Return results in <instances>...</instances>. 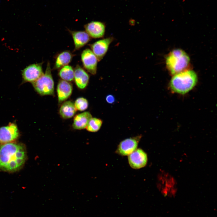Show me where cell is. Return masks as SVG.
Wrapping results in <instances>:
<instances>
[{
	"label": "cell",
	"instance_id": "1",
	"mask_svg": "<svg viewBox=\"0 0 217 217\" xmlns=\"http://www.w3.org/2000/svg\"><path fill=\"white\" fill-rule=\"evenodd\" d=\"M26 158V151L23 145L11 142L1 145L0 170L17 171L23 165Z\"/></svg>",
	"mask_w": 217,
	"mask_h": 217
},
{
	"label": "cell",
	"instance_id": "2",
	"mask_svg": "<svg viewBox=\"0 0 217 217\" xmlns=\"http://www.w3.org/2000/svg\"><path fill=\"white\" fill-rule=\"evenodd\" d=\"M197 80L194 71L186 70L173 75L170 82V88L174 93L184 94L195 86Z\"/></svg>",
	"mask_w": 217,
	"mask_h": 217
},
{
	"label": "cell",
	"instance_id": "3",
	"mask_svg": "<svg viewBox=\"0 0 217 217\" xmlns=\"http://www.w3.org/2000/svg\"><path fill=\"white\" fill-rule=\"evenodd\" d=\"M190 62V59L187 54L180 49L171 51L166 58V67L173 75L186 70Z\"/></svg>",
	"mask_w": 217,
	"mask_h": 217
},
{
	"label": "cell",
	"instance_id": "4",
	"mask_svg": "<svg viewBox=\"0 0 217 217\" xmlns=\"http://www.w3.org/2000/svg\"><path fill=\"white\" fill-rule=\"evenodd\" d=\"M32 84L36 92L41 95L54 94V83L49 62L47 63L45 73Z\"/></svg>",
	"mask_w": 217,
	"mask_h": 217
},
{
	"label": "cell",
	"instance_id": "5",
	"mask_svg": "<svg viewBox=\"0 0 217 217\" xmlns=\"http://www.w3.org/2000/svg\"><path fill=\"white\" fill-rule=\"evenodd\" d=\"M141 137L140 135L123 140L118 144L116 153L122 156H128L137 149Z\"/></svg>",
	"mask_w": 217,
	"mask_h": 217
},
{
	"label": "cell",
	"instance_id": "6",
	"mask_svg": "<svg viewBox=\"0 0 217 217\" xmlns=\"http://www.w3.org/2000/svg\"><path fill=\"white\" fill-rule=\"evenodd\" d=\"M42 64V63L33 64L24 68L22 72L23 82L32 83L42 75L43 74Z\"/></svg>",
	"mask_w": 217,
	"mask_h": 217
},
{
	"label": "cell",
	"instance_id": "7",
	"mask_svg": "<svg viewBox=\"0 0 217 217\" xmlns=\"http://www.w3.org/2000/svg\"><path fill=\"white\" fill-rule=\"evenodd\" d=\"M19 136V132L16 125L10 123L8 125L0 127V145L11 143Z\"/></svg>",
	"mask_w": 217,
	"mask_h": 217
},
{
	"label": "cell",
	"instance_id": "8",
	"mask_svg": "<svg viewBox=\"0 0 217 217\" xmlns=\"http://www.w3.org/2000/svg\"><path fill=\"white\" fill-rule=\"evenodd\" d=\"M81 59L84 68L91 74L95 75L98 61L91 50L86 49L83 50L81 54Z\"/></svg>",
	"mask_w": 217,
	"mask_h": 217
},
{
	"label": "cell",
	"instance_id": "9",
	"mask_svg": "<svg viewBox=\"0 0 217 217\" xmlns=\"http://www.w3.org/2000/svg\"><path fill=\"white\" fill-rule=\"evenodd\" d=\"M128 161L130 166L134 169H138L146 165L148 158L145 152L142 149H137L128 156Z\"/></svg>",
	"mask_w": 217,
	"mask_h": 217
},
{
	"label": "cell",
	"instance_id": "10",
	"mask_svg": "<svg viewBox=\"0 0 217 217\" xmlns=\"http://www.w3.org/2000/svg\"><path fill=\"white\" fill-rule=\"evenodd\" d=\"M160 181V189L162 193L165 196L173 197L176 193L175 183L174 179L168 174L162 173Z\"/></svg>",
	"mask_w": 217,
	"mask_h": 217
},
{
	"label": "cell",
	"instance_id": "11",
	"mask_svg": "<svg viewBox=\"0 0 217 217\" xmlns=\"http://www.w3.org/2000/svg\"><path fill=\"white\" fill-rule=\"evenodd\" d=\"M113 39L112 37H108L99 40L90 45L91 51L97 57L98 61H101L105 55Z\"/></svg>",
	"mask_w": 217,
	"mask_h": 217
},
{
	"label": "cell",
	"instance_id": "12",
	"mask_svg": "<svg viewBox=\"0 0 217 217\" xmlns=\"http://www.w3.org/2000/svg\"><path fill=\"white\" fill-rule=\"evenodd\" d=\"M86 32L89 36L94 38L103 37L105 32V26L102 22L93 21L84 26Z\"/></svg>",
	"mask_w": 217,
	"mask_h": 217
},
{
	"label": "cell",
	"instance_id": "13",
	"mask_svg": "<svg viewBox=\"0 0 217 217\" xmlns=\"http://www.w3.org/2000/svg\"><path fill=\"white\" fill-rule=\"evenodd\" d=\"M73 87L71 83L63 80H60L57 87V92L59 103L65 101L71 96Z\"/></svg>",
	"mask_w": 217,
	"mask_h": 217
},
{
	"label": "cell",
	"instance_id": "14",
	"mask_svg": "<svg viewBox=\"0 0 217 217\" xmlns=\"http://www.w3.org/2000/svg\"><path fill=\"white\" fill-rule=\"evenodd\" d=\"M88 73L80 66L77 65L74 70V79L77 86L80 89H83L87 86L89 80Z\"/></svg>",
	"mask_w": 217,
	"mask_h": 217
},
{
	"label": "cell",
	"instance_id": "15",
	"mask_svg": "<svg viewBox=\"0 0 217 217\" xmlns=\"http://www.w3.org/2000/svg\"><path fill=\"white\" fill-rule=\"evenodd\" d=\"M75 46L74 50H78L88 43L91 38L88 33L83 31H70Z\"/></svg>",
	"mask_w": 217,
	"mask_h": 217
},
{
	"label": "cell",
	"instance_id": "16",
	"mask_svg": "<svg viewBox=\"0 0 217 217\" xmlns=\"http://www.w3.org/2000/svg\"><path fill=\"white\" fill-rule=\"evenodd\" d=\"M92 117L91 114L88 112H85L76 115L74 118L73 128L78 130L86 128L90 119Z\"/></svg>",
	"mask_w": 217,
	"mask_h": 217
},
{
	"label": "cell",
	"instance_id": "17",
	"mask_svg": "<svg viewBox=\"0 0 217 217\" xmlns=\"http://www.w3.org/2000/svg\"><path fill=\"white\" fill-rule=\"evenodd\" d=\"M77 110L74 103L71 101H67L63 102L61 105L59 113L62 118L67 119L74 116Z\"/></svg>",
	"mask_w": 217,
	"mask_h": 217
},
{
	"label": "cell",
	"instance_id": "18",
	"mask_svg": "<svg viewBox=\"0 0 217 217\" xmlns=\"http://www.w3.org/2000/svg\"><path fill=\"white\" fill-rule=\"evenodd\" d=\"M73 54L68 51H63L57 55L56 58L53 69H60L62 67L68 65L71 61Z\"/></svg>",
	"mask_w": 217,
	"mask_h": 217
},
{
	"label": "cell",
	"instance_id": "19",
	"mask_svg": "<svg viewBox=\"0 0 217 217\" xmlns=\"http://www.w3.org/2000/svg\"><path fill=\"white\" fill-rule=\"evenodd\" d=\"M58 74L62 80L71 81L74 79V70L71 66L66 65L60 69Z\"/></svg>",
	"mask_w": 217,
	"mask_h": 217
},
{
	"label": "cell",
	"instance_id": "20",
	"mask_svg": "<svg viewBox=\"0 0 217 217\" xmlns=\"http://www.w3.org/2000/svg\"><path fill=\"white\" fill-rule=\"evenodd\" d=\"M102 124V121L100 119L92 117L90 119L86 129L90 132H96L100 129Z\"/></svg>",
	"mask_w": 217,
	"mask_h": 217
},
{
	"label": "cell",
	"instance_id": "21",
	"mask_svg": "<svg viewBox=\"0 0 217 217\" xmlns=\"http://www.w3.org/2000/svg\"><path fill=\"white\" fill-rule=\"evenodd\" d=\"M74 105L77 109L80 111H83L87 109L88 106L87 100L83 97H81L77 98L75 100Z\"/></svg>",
	"mask_w": 217,
	"mask_h": 217
},
{
	"label": "cell",
	"instance_id": "22",
	"mask_svg": "<svg viewBox=\"0 0 217 217\" xmlns=\"http://www.w3.org/2000/svg\"><path fill=\"white\" fill-rule=\"evenodd\" d=\"M106 102L109 104H112L115 101L114 97L111 94L108 95L106 97Z\"/></svg>",
	"mask_w": 217,
	"mask_h": 217
},
{
	"label": "cell",
	"instance_id": "23",
	"mask_svg": "<svg viewBox=\"0 0 217 217\" xmlns=\"http://www.w3.org/2000/svg\"><path fill=\"white\" fill-rule=\"evenodd\" d=\"M1 0H0V3H1Z\"/></svg>",
	"mask_w": 217,
	"mask_h": 217
}]
</instances>
